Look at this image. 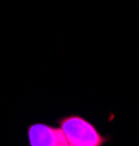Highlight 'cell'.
I'll list each match as a JSON object with an SVG mask.
<instances>
[{
	"label": "cell",
	"instance_id": "cell-1",
	"mask_svg": "<svg viewBox=\"0 0 139 146\" xmlns=\"http://www.w3.org/2000/svg\"><path fill=\"white\" fill-rule=\"evenodd\" d=\"M57 123L69 146H104L108 142V137L101 135L91 121L82 115H66L59 118Z\"/></svg>",
	"mask_w": 139,
	"mask_h": 146
},
{
	"label": "cell",
	"instance_id": "cell-2",
	"mask_svg": "<svg viewBox=\"0 0 139 146\" xmlns=\"http://www.w3.org/2000/svg\"><path fill=\"white\" fill-rule=\"evenodd\" d=\"M29 146H69L60 127L45 123H34L28 129Z\"/></svg>",
	"mask_w": 139,
	"mask_h": 146
}]
</instances>
